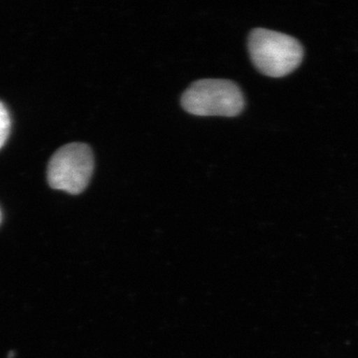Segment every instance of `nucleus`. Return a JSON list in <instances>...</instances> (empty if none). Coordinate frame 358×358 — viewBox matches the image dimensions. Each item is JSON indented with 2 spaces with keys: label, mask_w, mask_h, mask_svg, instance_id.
I'll return each instance as SVG.
<instances>
[{
  "label": "nucleus",
  "mask_w": 358,
  "mask_h": 358,
  "mask_svg": "<svg viewBox=\"0 0 358 358\" xmlns=\"http://www.w3.org/2000/svg\"><path fill=\"white\" fill-rule=\"evenodd\" d=\"M94 166V155L89 145L82 143H68L52 155L47 179L54 189L79 194L88 186Z\"/></svg>",
  "instance_id": "obj_3"
},
{
  "label": "nucleus",
  "mask_w": 358,
  "mask_h": 358,
  "mask_svg": "<svg viewBox=\"0 0 358 358\" xmlns=\"http://www.w3.org/2000/svg\"><path fill=\"white\" fill-rule=\"evenodd\" d=\"M10 131V117L8 110L0 103V148L3 147Z\"/></svg>",
  "instance_id": "obj_4"
},
{
  "label": "nucleus",
  "mask_w": 358,
  "mask_h": 358,
  "mask_svg": "<svg viewBox=\"0 0 358 358\" xmlns=\"http://www.w3.org/2000/svg\"><path fill=\"white\" fill-rule=\"evenodd\" d=\"M0 222H1V211H0Z\"/></svg>",
  "instance_id": "obj_5"
},
{
  "label": "nucleus",
  "mask_w": 358,
  "mask_h": 358,
  "mask_svg": "<svg viewBox=\"0 0 358 358\" xmlns=\"http://www.w3.org/2000/svg\"><path fill=\"white\" fill-rule=\"evenodd\" d=\"M248 47L253 64L268 77L287 76L300 66L303 57L298 40L265 28L250 33Z\"/></svg>",
  "instance_id": "obj_1"
},
{
  "label": "nucleus",
  "mask_w": 358,
  "mask_h": 358,
  "mask_svg": "<svg viewBox=\"0 0 358 358\" xmlns=\"http://www.w3.org/2000/svg\"><path fill=\"white\" fill-rule=\"evenodd\" d=\"M183 109L200 117H236L244 109L243 93L228 80L203 79L194 82L181 99Z\"/></svg>",
  "instance_id": "obj_2"
}]
</instances>
